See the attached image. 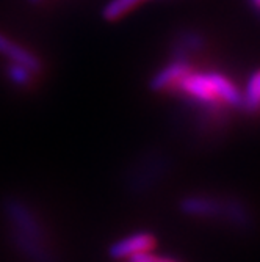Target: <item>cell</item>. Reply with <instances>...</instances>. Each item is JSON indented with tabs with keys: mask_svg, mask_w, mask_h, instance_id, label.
<instances>
[{
	"mask_svg": "<svg viewBox=\"0 0 260 262\" xmlns=\"http://www.w3.org/2000/svg\"><path fill=\"white\" fill-rule=\"evenodd\" d=\"M177 91L198 104L218 107L224 105L218 90V73H195L190 71L179 83Z\"/></svg>",
	"mask_w": 260,
	"mask_h": 262,
	"instance_id": "1",
	"label": "cell"
},
{
	"mask_svg": "<svg viewBox=\"0 0 260 262\" xmlns=\"http://www.w3.org/2000/svg\"><path fill=\"white\" fill-rule=\"evenodd\" d=\"M155 247V237L149 232H136L126 239L116 242L110 248V256L114 259H130L136 254L152 251Z\"/></svg>",
	"mask_w": 260,
	"mask_h": 262,
	"instance_id": "2",
	"label": "cell"
},
{
	"mask_svg": "<svg viewBox=\"0 0 260 262\" xmlns=\"http://www.w3.org/2000/svg\"><path fill=\"white\" fill-rule=\"evenodd\" d=\"M0 54L13 63H19L22 66L29 68L35 76L42 73V61L39 60V57H36L32 51L27 49V47L11 41L2 32H0Z\"/></svg>",
	"mask_w": 260,
	"mask_h": 262,
	"instance_id": "3",
	"label": "cell"
},
{
	"mask_svg": "<svg viewBox=\"0 0 260 262\" xmlns=\"http://www.w3.org/2000/svg\"><path fill=\"white\" fill-rule=\"evenodd\" d=\"M192 66L188 64L183 60H177L168 66H164L163 69H160L158 73L152 77L151 80V88L154 91H171V90H177L180 80L190 73Z\"/></svg>",
	"mask_w": 260,
	"mask_h": 262,
	"instance_id": "4",
	"label": "cell"
},
{
	"mask_svg": "<svg viewBox=\"0 0 260 262\" xmlns=\"http://www.w3.org/2000/svg\"><path fill=\"white\" fill-rule=\"evenodd\" d=\"M182 210L192 215L211 217L217 213H223V201L208 196H190L182 201Z\"/></svg>",
	"mask_w": 260,
	"mask_h": 262,
	"instance_id": "5",
	"label": "cell"
},
{
	"mask_svg": "<svg viewBox=\"0 0 260 262\" xmlns=\"http://www.w3.org/2000/svg\"><path fill=\"white\" fill-rule=\"evenodd\" d=\"M242 107L248 112H260V69L249 77L245 94H242Z\"/></svg>",
	"mask_w": 260,
	"mask_h": 262,
	"instance_id": "6",
	"label": "cell"
},
{
	"mask_svg": "<svg viewBox=\"0 0 260 262\" xmlns=\"http://www.w3.org/2000/svg\"><path fill=\"white\" fill-rule=\"evenodd\" d=\"M143 0H110L102 10V17L108 22L120 20L132 10H135Z\"/></svg>",
	"mask_w": 260,
	"mask_h": 262,
	"instance_id": "7",
	"label": "cell"
},
{
	"mask_svg": "<svg viewBox=\"0 0 260 262\" xmlns=\"http://www.w3.org/2000/svg\"><path fill=\"white\" fill-rule=\"evenodd\" d=\"M33 73L19 63H13L10 61V64L7 66V77L10 79V82H13L17 86H27L33 82Z\"/></svg>",
	"mask_w": 260,
	"mask_h": 262,
	"instance_id": "8",
	"label": "cell"
},
{
	"mask_svg": "<svg viewBox=\"0 0 260 262\" xmlns=\"http://www.w3.org/2000/svg\"><path fill=\"white\" fill-rule=\"evenodd\" d=\"M160 262H177V260H174L171 257H160Z\"/></svg>",
	"mask_w": 260,
	"mask_h": 262,
	"instance_id": "9",
	"label": "cell"
},
{
	"mask_svg": "<svg viewBox=\"0 0 260 262\" xmlns=\"http://www.w3.org/2000/svg\"><path fill=\"white\" fill-rule=\"evenodd\" d=\"M29 2H30L32 5H39V4L44 2V0H29Z\"/></svg>",
	"mask_w": 260,
	"mask_h": 262,
	"instance_id": "10",
	"label": "cell"
},
{
	"mask_svg": "<svg viewBox=\"0 0 260 262\" xmlns=\"http://www.w3.org/2000/svg\"><path fill=\"white\" fill-rule=\"evenodd\" d=\"M251 2L254 4V7H255V8H258V10H260V0H251Z\"/></svg>",
	"mask_w": 260,
	"mask_h": 262,
	"instance_id": "11",
	"label": "cell"
}]
</instances>
